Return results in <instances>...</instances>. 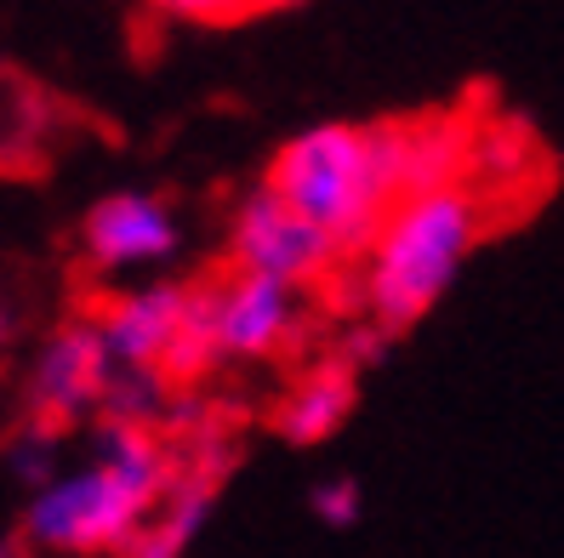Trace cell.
<instances>
[{
  "instance_id": "cell-1",
  "label": "cell",
  "mask_w": 564,
  "mask_h": 558,
  "mask_svg": "<svg viewBox=\"0 0 564 558\" xmlns=\"http://www.w3.org/2000/svg\"><path fill=\"white\" fill-rule=\"evenodd\" d=\"M177 462L160 445L154 428H131V422H104L97 434V462L80 473H63L35 490L23 530L35 547L52 552H126L172 490Z\"/></svg>"
},
{
  "instance_id": "cell-2",
  "label": "cell",
  "mask_w": 564,
  "mask_h": 558,
  "mask_svg": "<svg viewBox=\"0 0 564 558\" xmlns=\"http://www.w3.org/2000/svg\"><path fill=\"white\" fill-rule=\"evenodd\" d=\"M269 194L325 228L337 251L371 245L382 217L405 200L400 183V125H314L274 154Z\"/></svg>"
},
{
  "instance_id": "cell-3",
  "label": "cell",
  "mask_w": 564,
  "mask_h": 558,
  "mask_svg": "<svg viewBox=\"0 0 564 558\" xmlns=\"http://www.w3.org/2000/svg\"><path fill=\"white\" fill-rule=\"evenodd\" d=\"M479 234L485 200L474 183L405 194L365 245V308H371V319L382 331L416 325L451 291Z\"/></svg>"
},
{
  "instance_id": "cell-4",
  "label": "cell",
  "mask_w": 564,
  "mask_h": 558,
  "mask_svg": "<svg viewBox=\"0 0 564 558\" xmlns=\"http://www.w3.org/2000/svg\"><path fill=\"white\" fill-rule=\"evenodd\" d=\"M228 251H235V269L240 274H262V280H280L291 291L319 285L337 269V240L314 228L308 217H296L280 194L257 188L240 200L235 228H228Z\"/></svg>"
},
{
  "instance_id": "cell-5",
  "label": "cell",
  "mask_w": 564,
  "mask_h": 558,
  "mask_svg": "<svg viewBox=\"0 0 564 558\" xmlns=\"http://www.w3.org/2000/svg\"><path fill=\"white\" fill-rule=\"evenodd\" d=\"M115 359L104 348L97 319H69L63 331L41 348L35 371H29V422L46 428H69V422L104 411V387H109Z\"/></svg>"
},
{
  "instance_id": "cell-6",
  "label": "cell",
  "mask_w": 564,
  "mask_h": 558,
  "mask_svg": "<svg viewBox=\"0 0 564 558\" xmlns=\"http://www.w3.org/2000/svg\"><path fill=\"white\" fill-rule=\"evenodd\" d=\"M206 308H212V342L217 359H269L296 337V291L262 274H228L206 285Z\"/></svg>"
},
{
  "instance_id": "cell-7",
  "label": "cell",
  "mask_w": 564,
  "mask_h": 558,
  "mask_svg": "<svg viewBox=\"0 0 564 558\" xmlns=\"http://www.w3.org/2000/svg\"><path fill=\"white\" fill-rule=\"evenodd\" d=\"M188 303H194V285H143V291H126L115 297L97 319L104 331V348L115 365H149L160 371L172 359L183 325H188Z\"/></svg>"
},
{
  "instance_id": "cell-8",
  "label": "cell",
  "mask_w": 564,
  "mask_h": 558,
  "mask_svg": "<svg viewBox=\"0 0 564 558\" xmlns=\"http://www.w3.org/2000/svg\"><path fill=\"white\" fill-rule=\"evenodd\" d=\"M80 240H86V256L104 274L149 269V262L177 251V217L154 194H109V200L91 206Z\"/></svg>"
},
{
  "instance_id": "cell-9",
  "label": "cell",
  "mask_w": 564,
  "mask_h": 558,
  "mask_svg": "<svg viewBox=\"0 0 564 558\" xmlns=\"http://www.w3.org/2000/svg\"><path fill=\"white\" fill-rule=\"evenodd\" d=\"M223 450L194 456V468L172 479V490L160 496V513L138 530V541L126 547V558H183L188 541L206 530L212 502H217V479H223Z\"/></svg>"
},
{
  "instance_id": "cell-10",
  "label": "cell",
  "mask_w": 564,
  "mask_h": 558,
  "mask_svg": "<svg viewBox=\"0 0 564 558\" xmlns=\"http://www.w3.org/2000/svg\"><path fill=\"white\" fill-rule=\"evenodd\" d=\"M348 411H354V365L348 359H325V365L291 382V393L274 411V428L291 445H325L348 422Z\"/></svg>"
},
{
  "instance_id": "cell-11",
  "label": "cell",
  "mask_w": 564,
  "mask_h": 558,
  "mask_svg": "<svg viewBox=\"0 0 564 558\" xmlns=\"http://www.w3.org/2000/svg\"><path fill=\"white\" fill-rule=\"evenodd\" d=\"M12 468H18V479H29V484H52L57 473V428H46V422H23V434L12 439Z\"/></svg>"
},
{
  "instance_id": "cell-12",
  "label": "cell",
  "mask_w": 564,
  "mask_h": 558,
  "mask_svg": "<svg viewBox=\"0 0 564 558\" xmlns=\"http://www.w3.org/2000/svg\"><path fill=\"white\" fill-rule=\"evenodd\" d=\"M314 513L330 524V530H348V524L359 518V484H354V479H325V484H314Z\"/></svg>"
},
{
  "instance_id": "cell-13",
  "label": "cell",
  "mask_w": 564,
  "mask_h": 558,
  "mask_svg": "<svg viewBox=\"0 0 564 558\" xmlns=\"http://www.w3.org/2000/svg\"><path fill=\"white\" fill-rule=\"evenodd\" d=\"M154 7L172 18H194V23H228V18L251 12L257 0H154Z\"/></svg>"
},
{
  "instance_id": "cell-14",
  "label": "cell",
  "mask_w": 564,
  "mask_h": 558,
  "mask_svg": "<svg viewBox=\"0 0 564 558\" xmlns=\"http://www.w3.org/2000/svg\"><path fill=\"white\" fill-rule=\"evenodd\" d=\"M257 7H291V0H257Z\"/></svg>"
},
{
  "instance_id": "cell-15",
  "label": "cell",
  "mask_w": 564,
  "mask_h": 558,
  "mask_svg": "<svg viewBox=\"0 0 564 558\" xmlns=\"http://www.w3.org/2000/svg\"><path fill=\"white\" fill-rule=\"evenodd\" d=\"M0 331H7V325H0Z\"/></svg>"
}]
</instances>
